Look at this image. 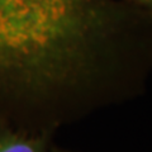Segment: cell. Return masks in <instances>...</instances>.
<instances>
[{
  "label": "cell",
  "mask_w": 152,
  "mask_h": 152,
  "mask_svg": "<svg viewBox=\"0 0 152 152\" xmlns=\"http://www.w3.org/2000/svg\"><path fill=\"white\" fill-rule=\"evenodd\" d=\"M0 152H47V143L42 133L0 126Z\"/></svg>",
  "instance_id": "7a4b0ae2"
},
{
  "label": "cell",
  "mask_w": 152,
  "mask_h": 152,
  "mask_svg": "<svg viewBox=\"0 0 152 152\" xmlns=\"http://www.w3.org/2000/svg\"><path fill=\"white\" fill-rule=\"evenodd\" d=\"M131 1L152 15V0H131Z\"/></svg>",
  "instance_id": "3957f363"
},
{
  "label": "cell",
  "mask_w": 152,
  "mask_h": 152,
  "mask_svg": "<svg viewBox=\"0 0 152 152\" xmlns=\"http://www.w3.org/2000/svg\"><path fill=\"white\" fill-rule=\"evenodd\" d=\"M146 18L131 0H0V126L32 133L62 119Z\"/></svg>",
  "instance_id": "6da1fadb"
}]
</instances>
